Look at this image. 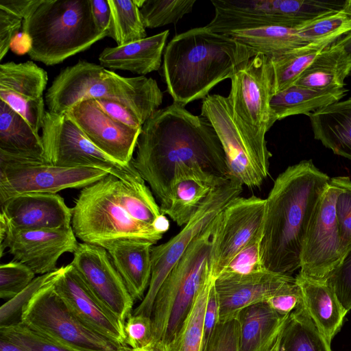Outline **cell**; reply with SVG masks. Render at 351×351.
I'll return each mask as SVG.
<instances>
[{
	"label": "cell",
	"mask_w": 351,
	"mask_h": 351,
	"mask_svg": "<svg viewBox=\"0 0 351 351\" xmlns=\"http://www.w3.org/2000/svg\"><path fill=\"white\" fill-rule=\"evenodd\" d=\"M289 315L279 314L266 301L241 309L235 317L239 325V351H263L276 339Z\"/></svg>",
	"instance_id": "obj_29"
},
{
	"label": "cell",
	"mask_w": 351,
	"mask_h": 351,
	"mask_svg": "<svg viewBox=\"0 0 351 351\" xmlns=\"http://www.w3.org/2000/svg\"><path fill=\"white\" fill-rule=\"evenodd\" d=\"M215 16L206 25L211 32L235 31L269 26L296 27L338 10L339 1L317 0H211Z\"/></svg>",
	"instance_id": "obj_9"
},
{
	"label": "cell",
	"mask_w": 351,
	"mask_h": 351,
	"mask_svg": "<svg viewBox=\"0 0 351 351\" xmlns=\"http://www.w3.org/2000/svg\"><path fill=\"white\" fill-rule=\"evenodd\" d=\"M1 215L18 229L67 228L71 227L72 208L57 193H25L1 204Z\"/></svg>",
	"instance_id": "obj_23"
},
{
	"label": "cell",
	"mask_w": 351,
	"mask_h": 351,
	"mask_svg": "<svg viewBox=\"0 0 351 351\" xmlns=\"http://www.w3.org/2000/svg\"><path fill=\"white\" fill-rule=\"evenodd\" d=\"M295 278L300 287L302 302L307 313L330 343L341 330L347 312L326 281L314 280L300 273Z\"/></svg>",
	"instance_id": "obj_27"
},
{
	"label": "cell",
	"mask_w": 351,
	"mask_h": 351,
	"mask_svg": "<svg viewBox=\"0 0 351 351\" xmlns=\"http://www.w3.org/2000/svg\"><path fill=\"white\" fill-rule=\"evenodd\" d=\"M201 115L219 137L229 177L250 189L260 187L269 175V162L261 156L235 121L228 97L208 95L202 99Z\"/></svg>",
	"instance_id": "obj_14"
},
{
	"label": "cell",
	"mask_w": 351,
	"mask_h": 351,
	"mask_svg": "<svg viewBox=\"0 0 351 351\" xmlns=\"http://www.w3.org/2000/svg\"><path fill=\"white\" fill-rule=\"evenodd\" d=\"M114 190L119 203L134 219L157 226L165 232L169 229L168 220L145 183L132 186L116 178Z\"/></svg>",
	"instance_id": "obj_36"
},
{
	"label": "cell",
	"mask_w": 351,
	"mask_h": 351,
	"mask_svg": "<svg viewBox=\"0 0 351 351\" xmlns=\"http://www.w3.org/2000/svg\"><path fill=\"white\" fill-rule=\"evenodd\" d=\"M266 302L279 314L289 315L302 303L300 287L295 280L288 283L269 298Z\"/></svg>",
	"instance_id": "obj_49"
},
{
	"label": "cell",
	"mask_w": 351,
	"mask_h": 351,
	"mask_svg": "<svg viewBox=\"0 0 351 351\" xmlns=\"http://www.w3.org/2000/svg\"><path fill=\"white\" fill-rule=\"evenodd\" d=\"M47 73L33 61L0 64V99L19 114L39 134L46 110L43 93Z\"/></svg>",
	"instance_id": "obj_20"
},
{
	"label": "cell",
	"mask_w": 351,
	"mask_h": 351,
	"mask_svg": "<svg viewBox=\"0 0 351 351\" xmlns=\"http://www.w3.org/2000/svg\"><path fill=\"white\" fill-rule=\"evenodd\" d=\"M53 286L69 308L86 325L114 341L125 344L124 324L95 296L71 264L61 267Z\"/></svg>",
	"instance_id": "obj_21"
},
{
	"label": "cell",
	"mask_w": 351,
	"mask_h": 351,
	"mask_svg": "<svg viewBox=\"0 0 351 351\" xmlns=\"http://www.w3.org/2000/svg\"><path fill=\"white\" fill-rule=\"evenodd\" d=\"M25 265L11 261L0 265V298L8 300L25 289L35 278Z\"/></svg>",
	"instance_id": "obj_45"
},
{
	"label": "cell",
	"mask_w": 351,
	"mask_h": 351,
	"mask_svg": "<svg viewBox=\"0 0 351 351\" xmlns=\"http://www.w3.org/2000/svg\"><path fill=\"white\" fill-rule=\"evenodd\" d=\"M262 230L263 226L252 240L230 261L218 276H244L266 269L261 254Z\"/></svg>",
	"instance_id": "obj_43"
},
{
	"label": "cell",
	"mask_w": 351,
	"mask_h": 351,
	"mask_svg": "<svg viewBox=\"0 0 351 351\" xmlns=\"http://www.w3.org/2000/svg\"><path fill=\"white\" fill-rule=\"evenodd\" d=\"M101 110L112 119L132 128L141 130L143 123L129 108L116 101L95 99Z\"/></svg>",
	"instance_id": "obj_51"
},
{
	"label": "cell",
	"mask_w": 351,
	"mask_h": 351,
	"mask_svg": "<svg viewBox=\"0 0 351 351\" xmlns=\"http://www.w3.org/2000/svg\"><path fill=\"white\" fill-rule=\"evenodd\" d=\"M308 116L314 138L335 154L351 160V97Z\"/></svg>",
	"instance_id": "obj_28"
},
{
	"label": "cell",
	"mask_w": 351,
	"mask_h": 351,
	"mask_svg": "<svg viewBox=\"0 0 351 351\" xmlns=\"http://www.w3.org/2000/svg\"><path fill=\"white\" fill-rule=\"evenodd\" d=\"M346 88L315 90L292 85L273 95L270 108L275 121L285 117L315 112L341 101L346 95Z\"/></svg>",
	"instance_id": "obj_31"
},
{
	"label": "cell",
	"mask_w": 351,
	"mask_h": 351,
	"mask_svg": "<svg viewBox=\"0 0 351 351\" xmlns=\"http://www.w3.org/2000/svg\"><path fill=\"white\" fill-rule=\"evenodd\" d=\"M351 58L334 43L324 49L293 85L315 90L343 88Z\"/></svg>",
	"instance_id": "obj_32"
},
{
	"label": "cell",
	"mask_w": 351,
	"mask_h": 351,
	"mask_svg": "<svg viewBox=\"0 0 351 351\" xmlns=\"http://www.w3.org/2000/svg\"><path fill=\"white\" fill-rule=\"evenodd\" d=\"M330 180L312 160L289 166L277 176L265 199L261 241L267 270L291 276L300 268L309 223Z\"/></svg>",
	"instance_id": "obj_2"
},
{
	"label": "cell",
	"mask_w": 351,
	"mask_h": 351,
	"mask_svg": "<svg viewBox=\"0 0 351 351\" xmlns=\"http://www.w3.org/2000/svg\"><path fill=\"white\" fill-rule=\"evenodd\" d=\"M53 280L34 295L22 323L71 351H129L126 344L103 336L80 319L55 291Z\"/></svg>",
	"instance_id": "obj_10"
},
{
	"label": "cell",
	"mask_w": 351,
	"mask_h": 351,
	"mask_svg": "<svg viewBox=\"0 0 351 351\" xmlns=\"http://www.w3.org/2000/svg\"><path fill=\"white\" fill-rule=\"evenodd\" d=\"M0 351H26L23 348L0 337Z\"/></svg>",
	"instance_id": "obj_56"
},
{
	"label": "cell",
	"mask_w": 351,
	"mask_h": 351,
	"mask_svg": "<svg viewBox=\"0 0 351 351\" xmlns=\"http://www.w3.org/2000/svg\"><path fill=\"white\" fill-rule=\"evenodd\" d=\"M91 12L97 27L102 32H108L111 11L108 0H90Z\"/></svg>",
	"instance_id": "obj_53"
},
{
	"label": "cell",
	"mask_w": 351,
	"mask_h": 351,
	"mask_svg": "<svg viewBox=\"0 0 351 351\" xmlns=\"http://www.w3.org/2000/svg\"><path fill=\"white\" fill-rule=\"evenodd\" d=\"M230 80L227 97L233 117L261 156L269 162L265 135L276 122L270 108L274 95L270 57L257 53L242 64Z\"/></svg>",
	"instance_id": "obj_8"
},
{
	"label": "cell",
	"mask_w": 351,
	"mask_h": 351,
	"mask_svg": "<svg viewBox=\"0 0 351 351\" xmlns=\"http://www.w3.org/2000/svg\"><path fill=\"white\" fill-rule=\"evenodd\" d=\"M70 263L95 296L123 323L134 299L116 269L108 251L99 245L78 243Z\"/></svg>",
	"instance_id": "obj_18"
},
{
	"label": "cell",
	"mask_w": 351,
	"mask_h": 351,
	"mask_svg": "<svg viewBox=\"0 0 351 351\" xmlns=\"http://www.w3.org/2000/svg\"><path fill=\"white\" fill-rule=\"evenodd\" d=\"M278 351H332L303 304L292 311L279 337Z\"/></svg>",
	"instance_id": "obj_33"
},
{
	"label": "cell",
	"mask_w": 351,
	"mask_h": 351,
	"mask_svg": "<svg viewBox=\"0 0 351 351\" xmlns=\"http://www.w3.org/2000/svg\"><path fill=\"white\" fill-rule=\"evenodd\" d=\"M214 282L215 279L209 290L204 313V346L219 322V304Z\"/></svg>",
	"instance_id": "obj_52"
},
{
	"label": "cell",
	"mask_w": 351,
	"mask_h": 351,
	"mask_svg": "<svg viewBox=\"0 0 351 351\" xmlns=\"http://www.w3.org/2000/svg\"><path fill=\"white\" fill-rule=\"evenodd\" d=\"M243 185L228 178L214 189L184 228L167 242L153 245L152 276L147 291L132 314L152 316L156 295L163 281L196 237L204 230L234 199L240 196Z\"/></svg>",
	"instance_id": "obj_12"
},
{
	"label": "cell",
	"mask_w": 351,
	"mask_h": 351,
	"mask_svg": "<svg viewBox=\"0 0 351 351\" xmlns=\"http://www.w3.org/2000/svg\"><path fill=\"white\" fill-rule=\"evenodd\" d=\"M23 19L0 9V60L9 50L12 38L23 25Z\"/></svg>",
	"instance_id": "obj_50"
},
{
	"label": "cell",
	"mask_w": 351,
	"mask_h": 351,
	"mask_svg": "<svg viewBox=\"0 0 351 351\" xmlns=\"http://www.w3.org/2000/svg\"><path fill=\"white\" fill-rule=\"evenodd\" d=\"M341 10L351 19V0L344 1Z\"/></svg>",
	"instance_id": "obj_59"
},
{
	"label": "cell",
	"mask_w": 351,
	"mask_h": 351,
	"mask_svg": "<svg viewBox=\"0 0 351 351\" xmlns=\"http://www.w3.org/2000/svg\"><path fill=\"white\" fill-rule=\"evenodd\" d=\"M214 220L187 248L156 295L151 318L155 340L164 346L179 331L201 288L211 275Z\"/></svg>",
	"instance_id": "obj_6"
},
{
	"label": "cell",
	"mask_w": 351,
	"mask_h": 351,
	"mask_svg": "<svg viewBox=\"0 0 351 351\" xmlns=\"http://www.w3.org/2000/svg\"><path fill=\"white\" fill-rule=\"evenodd\" d=\"M334 43L351 58V31L339 38Z\"/></svg>",
	"instance_id": "obj_55"
},
{
	"label": "cell",
	"mask_w": 351,
	"mask_h": 351,
	"mask_svg": "<svg viewBox=\"0 0 351 351\" xmlns=\"http://www.w3.org/2000/svg\"><path fill=\"white\" fill-rule=\"evenodd\" d=\"M330 183L341 189L336 200L335 212L343 258L351 250V179L345 176H336L330 178Z\"/></svg>",
	"instance_id": "obj_42"
},
{
	"label": "cell",
	"mask_w": 351,
	"mask_h": 351,
	"mask_svg": "<svg viewBox=\"0 0 351 351\" xmlns=\"http://www.w3.org/2000/svg\"><path fill=\"white\" fill-rule=\"evenodd\" d=\"M195 0H143L140 8L145 28H157L176 23L190 13Z\"/></svg>",
	"instance_id": "obj_40"
},
{
	"label": "cell",
	"mask_w": 351,
	"mask_h": 351,
	"mask_svg": "<svg viewBox=\"0 0 351 351\" xmlns=\"http://www.w3.org/2000/svg\"><path fill=\"white\" fill-rule=\"evenodd\" d=\"M60 271L61 267L35 278L21 292L3 304L0 308V328L21 324L24 311L34 295L54 279Z\"/></svg>",
	"instance_id": "obj_41"
},
{
	"label": "cell",
	"mask_w": 351,
	"mask_h": 351,
	"mask_svg": "<svg viewBox=\"0 0 351 351\" xmlns=\"http://www.w3.org/2000/svg\"><path fill=\"white\" fill-rule=\"evenodd\" d=\"M64 114L99 150L124 166L131 165L141 130L112 119L95 99L80 101Z\"/></svg>",
	"instance_id": "obj_19"
},
{
	"label": "cell",
	"mask_w": 351,
	"mask_h": 351,
	"mask_svg": "<svg viewBox=\"0 0 351 351\" xmlns=\"http://www.w3.org/2000/svg\"><path fill=\"white\" fill-rule=\"evenodd\" d=\"M336 40L306 44L277 56L271 57L274 94L291 86L311 65L318 55Z\"/></svg>",
	"instance_id": "obj_34"
},
{
	"label": "cell",
	"mask_w": 351,
	"mask_h": 351,
	"mask_svg": "<svg viewBox=\"0 0 351 351\" xmlns=\"http://www.w3.org/2000/svg\"><path fill=\"white\" fill-rule=\"evenodd\" d=\"M297 35L305 43L334 39L351 31V19L341 9L320 16L295 27Z\"/></svg>",
	"instance_id": "obj_39"
},
{
	"label": "cell",
	"mask_w": 351,
	"mask_h": 351,
	"mask_svg": "<svg viewBox=\"0 0 351 351\" xmlns=\"http://www.w3.org/2000/svg\"><path fill=\"white\" fill-rule=\"evenodd\" d=\"M0 153L45 161L41 136L6 103L0 99Z\"/></svg>",
	"instance_id": "obj_30"
},
{
	"label": "cell",
	"mask_w": 351,
	"mask_h": 351,
	"mask_svg": "<svg viewBox=\"0 0 351 351\" xmlns=\"http://www.w3.org/2000/svg\"><path fill=\"white\" fill-rule=\"evenodd\" d=\"M117 177L105 178L82 189L72 208L71 227L83 243L106 248L124 239L156 244L165 232L157 226L131 217L119 203L114 190Z\"/></svg>",
	"instance_id": "obj_7"
},
{
	"label": "cell",
	"mask_w": 351,
	"mask_h": 351,
	"mask_svg": "<svg viewBox=\"0 0 351 351\" xmlns=\"http://www.w3.org/2000/svg\"><path fill=\"white\" fill-rule=\"evenodd\" d=\"M108 174L97 168L59 167L0 153V203L21 194L83 189Z\"/></svg>",
	"instance_id": "obj_13"
},
{
	"label": "cell",
	"mask_w": 351,
	"mask_h": 351,
	"mask_svg": "<svg viewBox=\"0 0 351 351\" xmlns=\"http://www.w3.org/2000/svg\"><path fill=\"white\" fill-rule=\"evenodd\" d=\"M147 241H117L106 250L134 300H143L152 276L151 252Z\"/></svg>",
	"instance_id": "obj_26"
},
{
	"label": "cell",
	"mask_w": 351,
	"mask_h": 351,
	"mask_svg": "<svg viewBox=\"0 0 351 351\" xmlns=\"http://www.w3.org/2000/svg\"><path fill=\"white\" fill-rule=\"evenodd\" d=\"M125 343L132 349L147 348L156 341L150 317L131 314L124 324Z\"/></svg>",
	"instance_id": "obj_46"
},
{
	"label": "cell",
	"mask_w": 351,
	"mask_h": 351,
	"mask_svg": "<svg viewBox=\"0 0 351 351\" xmlns=\"http://www.w3.org/2000/svg\"><path fill=\"white\" fill-rule=\"evenodd\" d=\"M295 280L291 275L267 269L244 276H219L214 285L219 304V322L235 317L246 306L267 301Z\"/></svg>",
	"instance_id": "obj_22"
},
{
	"label": "cell",
	"mask_w": 351,
	"mask_h": 351,
	"mask_svg": "<svg viewBox=\"0 0 351 351\" xmlns=\"http://www.w3.org/2000/svg\"><path fill=\"white\" fill-rule=\"evenodd\" d=\"M341 189L329 184L319 200L304 241L300 272L326 281L343 259L335 204Z\"/></svg>",
	"instance_id": "obj_15"
},
{
	"label": "cell",
	"mask_w": 351,
	"mask_h": 351,
	"mask_svg": "<svg viewBox=\"0 0 351 351\" xmlns=\"http://www.w3.org/2000/svg\"><path fill=\"white\" fill-rule=\"evenodd\" d=\"M239 325L236 317L219 322L203 351H239Z\"/></svg>",
	"instance_id": "obj_48"
},
{
	"label": "cell",
	"mask_w": 351,
	"mask_h": 351,
	"mask_svg": "<svg viewBox=\"0 0 351 351\" xmlns=\"http://www.w3.org/2000/svg\"><path fill=\"white\" fill-rule=\"evenodd\" d=\"M162 99V92L152 77H123L82 60L61 71L45 94L48 111L53 113L64 114L84 100L106 99L129 108L143 124L158 110Z\"/></svg>",
	"instance_id": "obj_4"
},
{
	"label": "cell",
	"mask_w": 351,
	"mask_h": 351,
	"mask_svg": "<svg viewBox=\"0 0 351 351\" xmlns=\"http://www.w3.org/2000/svg\"><path fill=\"white\" fill-rule=\"evenodd\" d=\"M279 337H280V334L278 336V337L276 338V339L275 341H274L272 343H271L263 351H278Z\"/></svg>",
	"instance_id": "obj_58"
},
{
	"label": "cell",
	"mask_w": 351,
	"mask_h": 351,
	"mask_svg": "<svg viewBox=\"0 0 351 351\" xmlns=\"http://www.w3.org/2000/svg\"><path fill=\"white\" fill-rule=\"evenodd\" d=\"M228 178L218 176L199 165L177 167L170 184L167 205L161 210L162 214L178 226L186 225L210 193Z\"/></svg>",
	"instance_id": "obj_24"
},
{
	"label": "cell",
	"mask_w": 351,
	"mask_h": 351,
	"mask_svg": "<svg viewBox=\"0 0 351 351\" xmlns=\"http://www.w3.org/2000/svg\"><path fill=\"white\" fill-rule=\"evenodd\" d=\"M265 199L239 196L214 220L211 250V275L215 279L230 261L261 230Z\"/></svg>",
	"instance_id": "obj_16"
},
{
	"label": "cell",
	"mask_w": 351,
	"mask_h": 351,
	"mask_svg": "<svg viewBox=\"0 0 351 351\" xmlns=\"http://www.w3.org/2000/svg\"><path fill=\"white\" fill-rule=\"evenodd\" d=\"M344 310H351V250L326 280Z\"/></svg>",
	"instance_id": "obj_47"
},
{
	"label": "cell",
	"mask_w": 351,
	"mask_h": 351,
	"mask_svg": "<svg viewBox=\"0 0 351 351\" xmlns=\"http://www.w3.org/2000/svg\"><path fill=\"white\" fill-rule=\"evenodd\" d=\"M29 58L51 66L108 36L96 25L90 0H41L23 19Z\"/></svg>",
	"instance_id": "obj_5"
},
{
	"label": "cell",
	"mask_w": 351,
	"mask_h": 351,
	"mask_svg": "<svg viewBox=\"0 0 351 351\" xmlns=\"http://www.w3.org/2000/svg\"><path fill=\"white\" fill-rule=\"evenodd\" d=\"M108 3L111 21L108 36L112 38L117 46L146 38L145 27L135 0H108Z\"/></svg>",
	"instance_id": "obj_38"
},
{
	"label": "cell",
	"mask_w": 351,
	"mask_h": 351,
	"mask_svg": "<svg viewBox=\"0 0 351 351\" xmlns=\"http://www.w3.org/2000/svg\"><path fill=\"white\" fill-rule=\"evenodd\" d=\"M257 53L227 34L206 26L176 35L163 53L162 72L173 103L185 106L204 99L215 86L230 79Z\"/></svg>",
	"instance_id": "obj_3"
},
{
	"label": "cell",
	"mask_w": 351,
	"mask_h": 351,
	"mask_svg": "<svg viewBox=\"0 0 351 351\" xmlns=\"http://www.w3.org/2000/svg\"><path fill=\"white\" fill-rule=\"evenodd\" d=\"M227 35L252 48L256 53L270 58L306 45L297 35L295 27L269 26L235 31Z\"/></svg>",
	"instance_id": "obj_35"
},
{
	"label": "cell",
	"mask_w": 351,
	"mask_h": 351,
	"mask_svg": "<svg viewBox=\"0 0 351 351\" xmlns=\"http://www.w3.org/2000/svg\"><path fill=\"white\" fill-rule=\"evenodd\" d=\"M1 256L5 248L14 260L35 274L54 271L59 258L73 253L78 242L72 227L51 230H23L11 226L0 215Z\"/></svg>",
	"instance_id": "obj_17"
},
{
	"label": "cell",
	"mask_w": 351,
	"mask_h": 351,
	"mask_svg": "<svg viewBox=\"0 0 351 351\" xmlns=\"http://www.w3.org/2000/svg\"><path fill=\"white\" fill-rule=\"evenodd\" d=\"M129 351H165V346L159 341H156L152 345L143 349L130 348Z\"/></svg>",
	"instance_id": "obj_57"
},
{
	"label": "cell",
	"mask_w": 351,
	"mask_h": 351,
	"mask_svg": "<svg viewBox=\"0 0 351 351\" xmlns=\"http://www.w3.org/2000/svg\"><path fill=\"white\" fill-rule=\"evenodd\" d=\"M40 1L41 0H0V9L24 19Z\"/></svg>",
	"instance_id": "obj_54"
},
{
	"label": "cell",
	"mask_w": 351,
	"mask_h": 351,
	"mask_svg": "<svg viewBox=\"0 0 351 351\" xmlns=\"http://www.w3.org/2000/svg\"><path fill=\"white\" fill-rule=\"evenodd\" d=\"M0 337L26 351H71L29 328L22 322L13 326L0 328Z\"/></svg>",
	"instance_id": "obj_44"
},
{
	"label": "cell",
	"mask_w": 351,
	"mask_h": 351,
	"mask_svg": "<svg viewBox=\"0 0 351 351\" xmlns=\"http://www.w3.org/2000/svg\"><path fill=\"white\" fill-rule=\"evenodd\" d=\"M41 138L44 159L49 164L104 169L129 186L145 183L132 164L124 166L102 152L65 114L46 111Z\"/></svg>",
	"instance_id": "obj_11"
},
{
	"label": "cell",
	"mask_w": 351,
	"mask_h": 351,
	"mask_svg": "<svg viewBox=\"0 0 351 351\" xmlns=\"http://www.w3.org/2000/svg\"><path fill=\"white\" fill-rule=\"evenodd\" d=\"M169 34L167 29L125 45L106 47L99 56L100 65L140 76L158 71Z\"/></svg>",
	"instance_id": "obj_25"
},
{
	"label": "cell",
	"mask_w": 351,
	"mask_h": 351,
	"mask_svg": "<svg viewBox=\"0 0 351 351\" xmlns=\"http://www.w3.org/2000/svg\"><path fill=\"white\" fill-rule=\"evenodd\" d=\"M131 162L147 182L160 204L167 205L175 169L199 165L223 178L229 177L225 154L210 121L185 106L172 103L158 109L143 125Z\"/></svg>",
	"instance_id": "obj_1"
},
{
	"label": "cell",
	"mask_w": 351,
	"mask_h": 351,
	"mask_svg": "<svg viewBox=\"0 0 351 351\" xmlns=\"http://www.w3.org/2000/svg\"><path fill=\"white\" fill-rule=\"evenodd\" d=\"M213 279L210 275L206 280L179 331L173 339L165 346V351L204 350V313Z\"/></svg>",
	"instance_id": "obj_37"
}]
</instances>
